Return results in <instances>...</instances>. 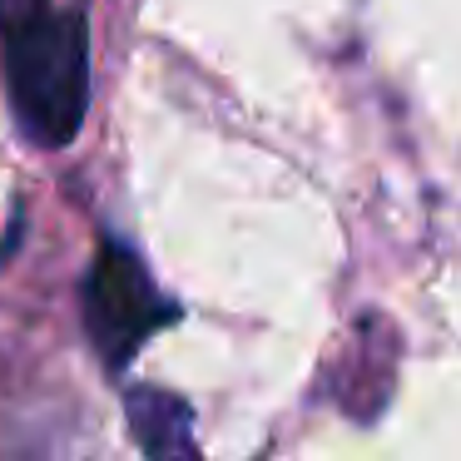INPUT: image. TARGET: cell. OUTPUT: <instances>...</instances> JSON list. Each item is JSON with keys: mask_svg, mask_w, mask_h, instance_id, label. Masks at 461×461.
<instances>
[{"mask_svg": "<svg viewBox=\"0 0 461 461\" xmlns=\"http://www.w3.org/2000/svg\"><path fill=\"white\" fill-rule=\"evenodd\" d=\"M15 120L41 149H65L90 110V31L80 11L41 5L0 31Z\"/></svg>", "mask_w": 461, "mask_h": 461, "instance_id": "1", "label": "cell"}, {"mask_svg": "<svg viewBox=\"0 0 461 461\" xmlns=\"http://www.w3.org/2000/svg\"><path fill=\"white\" fill-rule=\"evenodd\" d=\"M169 318L174 308L159 298L144 263L124 243H104L85 273V328H90L100 357L110 367H124L140 352V342L159 332Z\"/></svg>", "mask_w": 461, "mask_h": 461, "instance_id": "2", "label": "cell"}, {"mask_svg": "<svg viewBox=\"0 0 461 461\" xmlns=\"http://www.w3.org/2000/svg\"><path fill=\"white\" fill-rule=\"evenodd\" d=\"M124 411H130V431L149 456H194V417L174 392L159 387H130L124 392Z\"/></svg>", "mask_w": 461, "mask_h": 461, "instance_id": "3", "label": "cell"}, {"mask_svg": "<svg viewBox=\"0 0 461 461\" xmlns=\"http://www.w3.org/2000/svg\"><path fill=\"white\" fill-rule=\"evenodd\" d=\"M41 5H50V0H0V31L15 21H25V15H35Z\"/></svg>", "mask_w": 461, "mask_h": 461, "instance_id": "4", "label": "cell"}]
</instances>
